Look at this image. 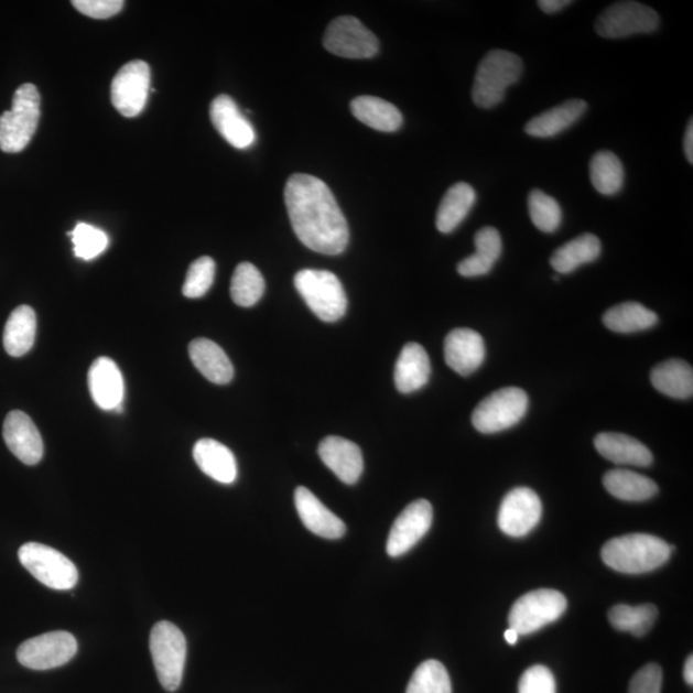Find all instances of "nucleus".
<instances>
[{
  "label": "nucleus",
  "mask_w": 693,
  "mask_h": 693,
  "mask_svg": "<svg viewBox=\"0 0 693 693\" xmlns=\"http://www.w3.org/2000/svg\"><path fill=\"white\" fill-rule=\"evenodd\" d=\"M284 198L292 228L303 245L329 256L345 251L348 224L328 185L313 175L294 174L288 178Z\"/></svg>",
  "instance_id": "nucleus-1"
},
{
  "label": "nucleus",
  "mask_w": 693,
  "mask_h": 693,
  "mask_svg": "<svg viewBox=\"0 0 693 693\" xmlns=\"http://www.w3.org/2000/svg\"><path fill=\"white\" fill-rule=\"evenodd\" d=\"M673 546L656 535L634 533L605 543L604 563L625 574H643L657 571L671 557Z\"/></svg>",
  "instance_id": "nucleus-2"
},
{
  "label": "nucleus",
  "mask_w": 693,
  "mask_h": 693,
  "mask_svg": "<svg viewBox=\"0 0 693 693\" xmlns=\"http://www.w3.org/2000/svg\"><path fill=\"white\" fill-rule=\"evenodd\" d=\"M523 69V61L517 54L501 50L489 52L475 74L474 104L487 110L500 105L506 90L520 80Z\"/></svg>",
  "instance_id": "nucleus-3"
},
{
  "label": "nucleus",
  "mask_w": 693,
  "mask_h": 693,
  "mask_svg": "<svg viewBox=\"0 0 693 693\" xmlns=\"http://www.w3.org/2000/svg\"><path fill=\"white\" fill-rule=\"evenodd\" d=\"M41 119V95L33 84H23L15 90L12 110L0 116V150L19 153L35 136Z\"/></svg>",
  "instance_id": "nucleus-4"
},
{
  "label": "nucleus",
  "mask_w": 693,
  "mask_h": 693,
  "mask_svg": "<svg viewBox=\"0 0 693 693\" xmlns=\"http://www.w3.org/2000/svg\"><path fill=\"white\" fill-rule=\"evenodd\" d=\"M295 290L313 313L325 323H336L347 311V295L340 280L326 270H301L294 277Z\"/></svg>",
  "instance_id": "nucleus-5"
},
{
  "label": "nucleus",
  "mask_w": 693,
  "mask_h": 693,
  "mask_svg": "<svg viewBox=\"0 0 693 693\" xmlns=\"http://www.w3.org/2000/svg\"><path fill=\"white\" fill-rule=\"evenodd\" d=\"M150 648L155 673L162 687L176 691L181 687L186 660V640L173 622L160 621L152 629Z\"/></svg>",
  "instance_id": "nucleus-6"
},
{
  "label": "nucleus",
  "mask_w": 693,
  "mask_h": 693,
  "mask_svg": "<svg viewBox=\"0 0 693 693\" xmlns=\"http://www.w3.org/2000/svg\"><path fill=\"white\" fill-rule=\"evenodd\" d=\"M528 396L523 389L508 387L486 397L474 410L472 423L480 433L494 434L510 430L527 414Z\"/></svg>",
  "instance_id": "nucleus-7"
},
{
  "label": "nucleus",
  "mask_w": 693,
  "mask_h": 693,
  "mask_svg": "<svg viewBox=\"0 0 693 693\" xmlns=\"http://www.w3.org/2000/svg\"><path fill=\"white\" fill-rule=\"evenodd\" d=\"M19 559L34 578L52 589H72L79 581V572L72 560L45 544L36 542L23 544L19 550Z\"/></svg>",
  "instance_id": "nucleus-8"
},
{
  "label": "nucleus",
  "mask_w": 693,
  "mask_h": 693,
  "mask_svg": "<svg viewBox=\"0 0 693 693\" xmlns=\"http://www.w3.org/2000/svg\"><path fill=\"white\" fill-rule=\"evenodd\" d=\"M567 602L562 592L537 589L521 596L509 614L510 628L520 636L537 632L556 621L565 613Z\"/></svg>",
  "instance_id": "nucleus-9"
},
{
  "label": "nucleus",
  "mask_w": 693,
  "mask_h": 693,
  "mask_svg": "<svg viewBox=\"0 0 693 693\" xmlns=\"http://www.w3.org/2000/svg\"><path fill=\"white\" fill-rule=\"evenodd\" d=\"M659 25V14L652 8L638 2H618L599 14L595 29L599 36L622 39L656 33Z\"/></svg>",
  "instance_id": "nucleus-10"
},
{
  "label": "nucleus",
  "mask_w": 693,
  "mask_h": 693,
  "mask_svg": "<svg viewBox=\"0 0 693 693\" xmlns=\"http://www.w3.org/2000/svg\"><path fill=\"white\" fill-rule=\"evenodd\" d=\"M324 46L336 56L350 59L372 58L379 52L377 36L353 15H340L331 22Z\"/></svg>",
  "instance_id": "nucleus-11"
},
{
  "label": "nucleus",
  "mask_w": 693,
  "mask_h": 693,
  "mask_svg": "<svg viewBox=\"0 0 693 693\" xmlns=\"http://www.w3.org/2000/svg\"><path fill=\"white\" fill-rule=\"evenodd\" d=\"M151 89V68L144 61H131L113 77L111 100L122 116L137 117L143 112Z\"/></svg>",
  "instance_id": "nucleus-12"
},
{
  "label": "nucleus",
  "mask_w": 693,
  "mask_h": 693,
  "mask_svg": "<svg viewBox=\"0 0 693 693\" xmlns=\"http://www.w3.org/2000/svg\"><path fill=\"white\" fill-rule=\"evenodd\" d=\"M77 652V642L72 634H45L30 638L18 650L20 664L34 671H50L68 663Z\"/></svg>",
  "instance_id": "nucleus-13"
},
{
  "label": "nucleus",
  "mask_w": 693,
  "mask_h": 693,
  "mask_svg": "<svg viewBox=\"0 0 693 693\" xmlns=\"http://www.w3.org/2000/svg\"><path fill=\"white\" fill-rule=\"evenodd\" d=\"M542 502L531 488L520 487L505 496L498 511V527L510 537H524L539 526Z\"/></svg>",
  "instance_id": "nucleus-14"
},
{
  "label": "nucleus",
  "mask_w": 693,
  "mask_h": 693,
  "mask_svg": "<svg viewBox=\"0 0 693 693\" xmlns=\"http://www.w3.org/2000/svg\"><path fill=\"white\" fill-rule=\"evenodd\" d=\"M433 523V508L426 500L411 502L396 519L388 535L387 552L391 557H400L415 548L430 532Z\"/></svg>",
  "instance_id": "nucleus-15"
},
{
  "label": "nucleus",
  "mask_w": 693,
  "mask_h": 693,
  "mask_svg": "<svg viewBox=\"0 0 693 693\" xmlns=\"http://www.w3.org/2000/svg\"><path fill=\"white\" fill-rule=\"evenodd\" d=\"M3 438L11 453L26 465H36L44 455V443L33 420L25 412L14 410L7 415Z\"/></svg>",
  "instance_id": "nucleus-16"
},
{
  "label": "nucleus",
  "mask_w": 693,
  "mask_h": 693,
  "mask_svg": "<svg viewBox=\"0 0 693 693\" xmlns=\"http://www.w3.org/2000/svg\"><path fill=\"white\" fill-rule=\"evenodd\" d=\"M294 503L303 526L310 532L328 540H338L346 534L344 520L326 508L308 488L295 489Z\"/></svg>",
  "instance_id": "nucleus-17"
},
{
  "label": "nucleus",
  "mask_w": 693,
  "mask_h": 693,
  "mask_svg": "<svg viewBox=\"0 0 693 693\" xmlns=\"http://www.w3.org/2000/svg\"><path fill=\"white\" fill-rule=\"evenodd\" d=\"M209 116L220 136L237 150H246L255 143L256 132L252 123L241 115L231 97L225 95L216 97L209 108Z\"/></svg>",
  "instance_id": "nucleus-18"
},
{
  "label": "nucleus",
  "mask_w": 693,
  "mask_h": 693,
  "mask_svg": "<svg viewBox=\"0 0 693 693\" xmlns=\"http://www.w3.org/2000/svg\"><path fill=\"white\" fill-rule=\"evenodd\" d=\"M88 381L93 401L99 409L122 411L123 378L119 366L111 358H97L90 366Z\"/></svg>",
  "instance_id": "nucleus-19"
},
{
  "label": "nucleus",
  "mask_w": 693,
  "mask_h": 693,
  "mask_svg": "<svg viewBox=\"0 0 693 693\" xmlns=\"http://www.w3.org/2000/svg\"><path fill=\"white\" fill-rule=\"evenodd\" d=\"M486 346L479 333L472 329H455L445 340V360L455 372L470 376L485 362Z\"/></svg>",
  "instance_id": "nucleus-20"
},
{
  "label": "nucleus",
  "mask_w": 693,
  "mask_h": 693,
  "mask_svg": "<svg viewBox=\"0 0 693 693\" xmlns=\"http://www.w3.org/2000/svg\"><path fill=\"white\" fill-rule=\"evenodd\" d=\"M318 456L346 485H355L364 472V457L356 443L342 437H326L318 446Z\"/></svg>",
  "instance_id": "nucleus-21"
},
{
  "label": "nucleus",
  "mask_w": 693,
  "mask_h": 693,
  "mask_svg": "<svg viewBox=\"0 0 693 693\" xmlns=\"http://www.w3.org/2000/svg\"><path fill=\"white\" fill-rule=\"evenodd\" d=\"M432 366L423 346L408 344L396 362L394 383L403 394L414 393L430 381Z\"/></svg>",
  "instance_id": "nucleus-22"
},
{
  "label": "nucleus",
  "mask_w": 693,
  "mask_h": 693,
  "mask_svg": "<svg viewBox=\"0 0 693 693\" xmlns=\"http://www.w3.org/2000/svg\"><path fill=\"white\" fill-rule=\"evenodd\" d=\"M194 462L199 469L223 485L236 481L238 466L236 456L223 443L212 438L201 440L193 448Z\"/></svg>",
  "instance_id": "nucleus-23"
},
{
  "label": "nucleus",
  "mask_w": 693,
  "mask_h": 693,
  "mask_svg": "<svg viewBox=\"0 0 693 693\" xmlns=\"http://www.w3.org/2000/svg\"><path fill=\"white\" fill-rule=\"evenodd\" d=\"M598 454L614 464L650 466L653 462L651 451L629 435L620 433H599L595 438Z\"/></svg>",
  "instance_id": "nucleus-24"
},
{
  "label": "nucleus",
  "mask_w": 693,
  "mask_h": 693,
  "mask_svg": "<svg viewBox=\"0 0 693 693\" xmlns=\"http://www.w3.org/2000/svg\"><path fill=\"white\" fill-rule=\"evenodd\" d=\"M587 104L582 99L566 100L565 104L551 108V110L533 117L526 124L528 136L534 138H554L573 127L581 117L586 113Z\"/></svg>",
  "instance_id": "nucleus-25"
},
{
  "label": "nucleus",
  "mask_w": 693,
  "mask_h": 693,
  "mask_svg": "<svg viewBox=\"0 0 693 693\" xmlns=\"http://www.w3.org/2000/svg\"><path fill=\"white\" fill-rule=\"evenodd\" d=\"M191 360L198 371L215 385L230 383L234 377L232 364L224 349L215 342L198 338L190 345Z\"/></svg>",
  "instance_id": "nucleus-26"
},
{
  "label": "nucleus",
  "mask_w": 693,
  "mask_h": 693,
  "mask_svg": "<svg viewBox=\"0 0 693 693\" xmlns=\"http://www.w3.org/2000/svg\"><path fill=\"white\" fill-rule=\"evenodd\" d=\"M475 253L457 264L458 274L464 278L487 275L502 253L500 232L492 227L480 229L474 238Z\"/></svg>",
  "instance_id": "nucleus-27"
},
{
  "label": "nucleus",
  "mask_w": 693,
  "mask_h": 693,
  "mask_svg": "<svg viewBox=\"0 0 693 693\" xmlns=\"http://www.w3.org/2000/svg\"><path fill=\"white\" fill-rule=\"evenodd\" d=\"M350 112L358 121L381 132L400 130L403 122L399 108L378 97L361 96L355 98L350 102Z\"/></svg>",
  "instance_id": "nucleus-28"
},
{
  "label": "nucleus",
  "mask_w": 693,
  "mask_h": 693,
  "mask_svg": "<svg viewBox=\"0 0 693 693\" xmlns=\"http://www.w3.org/2000/svg\"><path fill=\"white\" fill-rule=\"evenodd\" d=\"M604 487L621 501H648L659 492L656 481L627 469H614L604 475Z\"/></svg>",
  "instance_id": "nucleus-29"
},
{
  "label": "nucleus",
  "mask_w": 693,
  "mask_h": 693,
  "mask_svg": "<svg viewBox=\"0 0 693 693\" xmlns=\"http://www.w3.org/2000/svg\"><path fill=\"white\" fill-rule=\"evenodd\" d=\"M602 241L594 234H583L556 249L550 260L551 267L559 275L571 274L582 264L596 261L602 255Z\"/></svg>",
  "instance_id": "nucleus-30"
},
{
  "label": "nucleus",
  "mask_w": 693,
  "mask_h": 693,
  "mask_svg": "<svg viewBox=\"0 0 693 693\" xmlns=\"http://www.w3.org/2000/svg\"><path fill=\"white\" fill-rule=\"evenodd\" d=\"M651 383L660 393L676 400H687L693 393V370L691 365L682 360H668L653 368Z\"/></svg>",
  "instance_id": "nucleus-31"
},
{
  "label": "nucleus",
  "mask_w": 693,
  "mask_h": 693,
  "mask_svg": "<svg viewBox=\"0 0 693 693\" xmlns=\"http://www.w3.org/2000/svg\"><path fill=\"white\" fill-rule=\"evenodd\" d=\"M475 201H477V193L472 185L457 183L451 186L438 208L437 219H435L437 229L443 234L453 232L469 215Z\"/></svg>",
  "instance_id": "nucleus-32"
},
{
  "label": "nucleus",
  "mask_w": 693,
  "mask_h": 693,
  "mask_svg": "<svg viewBox=\"0 0 693 693\" xmlns=\"http://www.w3.org/2000/svg\"><path fill=\"white\" fill-rule=\"evenodd\" d=\"M36 336V315L30 306L22 305L8 317L3 345L7 354L12 357L26 355L34 346Z\"/></svg>",
  "instance_id": "nucleus-33"
},
{
  "label": "nucleus",
  "mask_w": 693,
  "mask_h": 693,
  "mask_svg": "<svg viewBox=\"0 0 693 693\" xmlns=\"http://www.w3.org/2000/svg\"><path fill=\"white\" fill-rule=\"evenodd\" d=\"M659 318L653 311L638 302H625L607 310L603 322L607 329L615 333L629 334L652 328Z\"/></svg>",
  "instance_id": "nucleus-34"
},
{
  "label": "nucleus",
  "mask_w": 693,
  "mask_h": 693,
  "mask_svg": "<svg viewBox=\"0 0 693 693\" xmlns=\"http://www.w3.org/2000/svg\"><path fill=\"white\" fill-rule=\"evenodd\" d=\"M591 183L603 196L613 197L625 185V167L613 152H597L589 163Z\"/></svg>",
  "instance_id": "nucleus-35"
},
{
  "label": "nucleus",
  "mask_w": 693,
  "mask_h": 693,
  "mask_svg": "<svg viewBox=\"0 0 693 693\" xmlns=\"http://www.w3.org/2000/svg\"><path fill=\"white\" fill-rule=\"evenodd\" d=\"M659 610L656 605L640 606L617 605L609 611V620L615 629L642 637L649 632L658 619Z\"/></svg>",
  "instance_id": "nucleus-36"
},
{
  "label": "nucleus",
  "mask_w": 693,
  "mask_h": 693,
  "mask_svg": "<svg viewBox=\"0 0 693 693\" xmlns=\"http://www.w3.org/2000/svg\"><path fill=\"white\" fill-rule=\"evenodd\" d=\"M264 279L259 269L249 262L238 264L231 279L230 294L240 307H252L262 299Z\"/></svg>",
  "instance_id": "nucleus-37"
},
{
  "label": "nucleus",
  "mask_w": 693,
  "mask_h": 693,
  "mask_svg": "<svg viewBox=\"0 0 693 693\" xmlns=\"http://www.w3.org/2000/svg\"><path fill=\"white\" fill-rule=\"evenodd\" d=\"M407 693H453L447 669L437 660L424 661L412 674Z\"/></svg>",
  "instance_id": "nucleus-38"
},
{
  "label": "nucleus",
  "mask_w": 693,
  "mask_h": 693,
  "mask_svg": "<svg viewBox=\"0 0 693 693\" xmlns=\"http://www.w3.org/2000/svg\"><path fill=\"white\" fill-rule=\"evenodd\" d=\"M528 209L534 227L543 232H555L562 225V207L555 198L540 190L529 194Z\"/></svg>",
  "instance_id": "nucleus-39"
},
{
  "label": "nucleus",
  "mask_w": 693,
  "mask_h": 693,
  "mask_svg": "<svg viewBox=\"0 0 693 693\" xmlns=\"http://www.w3.org/2000/svg\"><path fill=\"white\" fill-rule=\"evenodd\" d=\"M69 236L73 238L75 255L82 260L96 259L108 247L107 234L89 224H77Z\"/></svg>",
  "instance_id": "nucleus-40"
},
{
  "label": "nucleus",
  "mask_w": 693,
  "mask_h": 693,
  "mask_svg": "<svg viewBox=\"0 0 693 693\" xmlns=\"http://www.w3.org/2000/svg\"><path fill=\"white\" fill-rule=\"evenodd\" d=\"M216 263L205 256L194 261L186 272L183 294L186 299H201L214 284Z\"/></svg>",
  "instance_id": "nucleus-41"
},
{
  "label": "nucleus",
  "mask_w": 693,
  "mask_h": 693,
  "mask_svg": "<svg viewBox=\"0 0 693 693\" xmlns=\"http://www.w3.org/2000/svg\"><path fill=\"white\" fill-rule=\"evenodd\" d=\"M519 693H556L555 676L546 667H531L521 675Z\"/></svg>",
  "instance_id": "nucleus-42"
},
{
  "label": "nucleus",
  "mask_w": 693,
  "mask_h": 693,
  "mask_svg": "<svg viewBox=\"0 0 693 693\" xmlns=\"http://www.w3.org/2000/svg\"><path fill=\"white\" fill-rule=\"evenodd\" d=\"M72 4L88 18L106 20L119 13L124 2L122 0H74Z\"/></svg>",
  "instance_id": "nucleus-43"
},
{
  "label": "nucleus",
  "mask_w": 693,
  "mask_h": 693,
  "mask_svg": "<svg viewBox=\"0 0 693 693\" xmlns=\"http://www.w3.org/2000/svg\"><path fill=\"white\" fill-rule=\"evenodd\" d=\"M663 672L658 664H649L638 671L629 684L628 693H660Z\"/></svg>",
  "instance_id": "nucleus-44"
},
{
  "label": "nucleus",
  "mask_w": 693,
  "mask_h": 693,
  "mask_svg": "<svg viewBox=\"0 0 693 693\" xmlns=\"http://www.w3.org/2000/svg\"><path fill=\"white\" fill-rule=\"evenodd\" d=\"M573 2L571 0H540L539 7L544 13L555 14L560 11H563L564 8L571 6Z\"/></svg>",
  "instance_id": "nucleus-45"
},
{
  "label": "nucleus",
  "mask_w": 693,
  "mask_h": 693,
  "mask_svg": "<svg viewBox=\"0 0 693 693\" xmlns=\"http://www.w3.org/2000/svg\"><path fill=\"white\" fill-rule=\"evenodd\" d=\"M683 147H684V153H686V158L692 165L693 163V121L692 120H690L686 134H684Z\"/></svg>",
  "instance_id": "nucleus-46"
},
{
  "label": "nucleus",
  "mask_w": 693,
  "mask_h": 693,
  "mask_svg": "<svg viewBox=\"0 0 693 693\" xmlns=\"http://www.w3.org/2000/svg\"><path fill=\"white\" fill-rule=\"evenodd\" d=\"M684 680L692 686L693 684V658H690L686 661V665H684Z\"/></svg>",
  "instance_id": "nucleus-47"
},
{
  "label": "nucleus",
  "mask_w": 693,
  "mask_h": 693,
  "mask_svg": "<svg viewBox=\"0 0 693 693\" xmlns=\"http://www.w3.org/2000/svg\"><path fill=\"white\" fill-rule=\"evenodd\" d=\"M519 634L517 632L516 629H508L505 632V640L508 641V643L510 645H516L518 642V638H519Z\"/></svg>",
  "instance_id": "nucleus-48"
}]
</instances>
